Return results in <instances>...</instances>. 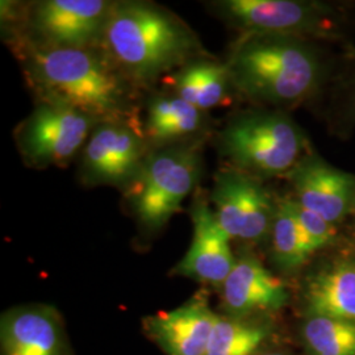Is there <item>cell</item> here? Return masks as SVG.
Wrapping results in <instances>:
<instances>
[{
  "label": "cell",
  "mask_w": 355,
  "mask_h": 355,
  "mask_svg": "<svg viewBox=\"0 0 355 355\" xmlns=\"http://www.w3.org/2000/svg\"><path fill=\"white\" fill-rule=\"evenodd\" d=\"M227 64L237 92L275 108L309 101L327 78L322 51L315 41L302 38L239 37Z\"/></svg>",
  "instance_id": "3957f363"
},
{
  "label": "cell",
  "mask_w": 355,
  "mask_h": 355,
  "mask_svg": "<svg viewBox=\"0 0 355 355\" xmlns=\"http://www.w3.org/2000/svg\"><path fill=\"white\" fill-rule=\"evenodd\" d=\"M114 1L42 0L23 15L20 41L45 48H98Z\"/></svg>",
  "instance_id": "52a82bcc"
},
{
  "label": "cell",
  "mask_w": 355,
  "mask_h": 355,
  "mask_svg": "<svg viewBox=\"0 0 355 355\" xmlns=\"http://www.w3.org/2000/svg\"><path fill=\"white\" fill-rule=\"evenodd\" d=\"M258 355H292L290 352H286V350H263L262 353H259Z\"/></svg>",
  "instance_id": "cb8c5ba5"
},
{
  "label": "cell",
  "mask_w": 355,
  "mask_h": 355,
  "mask_svg": "<svg viewBox=\"0 0 355 355\" xmlns=\"http://www.w3.org/2000/svg\"><path fill=\"white\" fill-rule=\"evenodd\" d=\"M232 167L258 179L288 175L311 153L302 128L279 111H252L230 120L218 139Z\"/></svg>",
  "instance_id": "277c9868"
},
{
  "label": "cell",
  "mask_w": 355,
  "mask_h": 355,
  "mask_svg": "<svg viewBox=\"0 0 355 355\" xmlns=\"http://www.w3.org/2000/svg\"><path fill=\"white\" fill-rule=\"evenodd\" d=\"M223 306L229 318H252L257 312L279 311L288 303V290L265 265L250 254L237 258L221 286Z\"/></svg>",
  "instance_id": "9a60e30c"
},
{
  "label": "cell",
  "mask_w": 355,
  "mask_h": 355,
  "mask_svg": "<svg viewBox=\"0 0 355 355\" xmlns=\"http://www.w3.org/2000/svg\"><path fill=\"white\" fill-rule=\"evenodd\" d=\"M304 315L337 318L355 324V253L324 261L305 280Z\"/></svg>",
  "instance_id": "2e32d148"
},
{
  "label": "cell",
  "mask_w": 355,
  "mask_h": 355,
  "mask_svg": "<svg viewBox=\"0 0 355 355\" xmlns=\"http://www.w3.org/2000/svg\"><path fill=\"white\" fill-rule=\"evenodd\" d=\"M271 336L267 321L220 316L205 355H258Z\"/></svg>",
  "instance_id": "ffe728a7"
},
{
  "label": "cell",
  "mask_w": 355,
  "mask_h": 355,
  "mask_svg": "<svg viewBox=\"0 0 355 355\" xmlns=\"http://www.w3.org/2000/svg\"><path fill=\"white\" fill-rule=\"evenodd\" d=\"M99 48L136 89L205 55L178 16L146 1H114Z\"/></svg>",
  "instance_id": "7a4b0ae2"
},
{
  "label": "cell",
  "mask_w": 355,
  "mask_h": 355,
  "mask_svg": "<svg viewBox=\"0 0 355 355\" xmlns=\"http://www.w3.org/2000/svg\"><path fill=\"white\" fill-rule=\"evenodd\" d=\"M150 152L139 120L101 123L82 150V182L87 186H119L125 190L139 175Z\"/></svg>",
  "instance_id": "9c48e42d"
},
{
  "label": "cell",
  "mask_w": 355,
  "mask_h": 355,
  "mask_svg": "<svg viewBox=\"0 0 355 355\" xmlns=\"http://www.w3.org/2000/svg\"><path fill=\"white\" fill-rule=\"evenodd\" d=\"M218 318L202 290L177 308L145 318L144 329L166 355H205Z\"/></svg>",
  "instance_id": "7c38bea8"
},
{
  "label": "cell",
  "mask_w": 355,
  "mask_h": 355,
  "mask_svg": "<svg viewBox=\"0 0 355 355\" xmlns=\"http://www.w3.org/2000/svg\"><path fill=\"white\" fill-rule=\"evenodd\" d=\"M96 125V120L73 108L38 102L16 129L15 139L26 165L62 167L83 150Z\"/></svg>",
  "instance_id": "ba28073f"
},
{
  "label": "cell",
  "mask_w": 355,
  "mask_h": 355,
  "mask_svg": "<svg viewBox=\"0 0 355 355\" xmlns=\"http://www.w3.org/2000/svg\"><path fill=\"white\" fill-rule=\"evenodd\" d=\"M354 217H355V216H354Z\"/></svg>",
  "instance_id": "d4e9b609"
},
{
  "label": "cell",
  "mask_w": 355,
  "mask_h": 355,
  "mask_svg": "<svg viewBox=\"0 0 355 355\" xmlns=\"http://www.w3.org/2000/svg\"><path fill=\"white\" fill-rule=\"evenodd\" d=\"M336 127L343 133L355 127V70L343 86L341 102L336 114Z\"/></svg>",
  "instance_id": "603a6c76"
},
{
  "label": "cell",
  "mask_w": 355,
  "mask_h": 355,
  "mask_svg": "<svg viewBox=\"0 0 355 355\" xmlns=\"http://www.w3.org/2000/svg\"><path fill=\"white\" fill-rule=\"evenodd\" d=\"M164 79L171 95L203 112L225 105L234 89L227 62L205 55L191 60Z\"/></svg>",
  "instance_id": "e0dca14e"
},
{
  "label": "cell",
  "mask_w": 355,
  "mask_h": 355,
  "mask_svg": "<svg viewBox=\"0 0 355 355\" xmlns=\"http://www.w3.org/2000/svg\"><path fill=\"white\" fill-rule=\"evenodd\" d=\"M26 83L38 102L54 103L101 123L135 121L136 89L98 48H45L17 42Z\"/></svg>",
  "instance_id": "6da1fadb"
},
{
  "label": "cell",
  "mask_w": 355,
  "mask_h": 355,
  "mask_svg": "<svg viewBox=\"0 0 355 355\" xmlns=\"http://www.w3.org/2000/svg\"><path fill=\"white\" fill-rule=\"evenodd\" d=\"M191 217L193 236L187 253L173 272L205 284L221 287L236 265L230 239L216 220L208 202L193 204Z\"/></svg>",
  "instance_id": "5bb4252c"
},
{
  "label": "cell",
  "mask_w": 355,
  "mask_h": 355,
  "mask_svg": "<svg viewBox=\"0 0 355 355\" xmlns=\"http://www.w3.org/2000/svg\"><path fill=\"white\" fill-rule=\"evenodd\" d=\"M291 182L292 198L305 209L340 225L355 216V175L328 164L311 152L287 175Z\"/></svg>",
  "instance_id": "8fae6325"
},
{
  "label": "cell",
  "mask_w": 355,
  "mask_h": 355,
  "mask_svg": "<svg viewBox=\"0 0 355 355\" xmlns=\"http://www.w3.org/2000/svg\"><path fill=\"white\" fill-rule=\"evenodd\" d=\"M216 15L243 36H282L308 41L345 38L347 17L343 7L305 0H220Z\"/></svg>",
  "instance_id": "5b68a950"
},
{
  "label": "cell",
  "mask_w": 355,
  "mask_h": 355,
  "mask_svg": "<svg viewBox=\"0 0 355 355\" xmlns=\"http://www.w3.org/2000/svg\"><path fill=\"white\" fill-rule=\"evenodd\" d=\"M295 214L303 232L315 253L330 246L337 239V227L330 224L324 217L305 209L292 199Z\"/></svg>",
  "instance_id": "7402d4cb"
},
{
  "label": "cell",
  "mask_w": 355,
  "mask_h": 355,
  "mask_svg": "<svg viewBox=\"0 0 355 355\" xmlns=\"http://www.w3.org/2000/svg\"><path fill=\"white\" fill-rule=\"evenodd\" d=\"M211 202L218 225L230 240L255 243L270 236L278 202L261 179L228 166L215 175Z\"/></svg>",
  "instance_id": "30bf717a"
},
{
  "label": "cell",
  "mask_w": 355,
  "mask_h": 355,
  "mask_svg": "<svg viewBox=\"0 0 355 355\" xmlns=\"http://www.w3.org/2000/svg\"><path fill=\"white\" fill-rule=\"evenodd\" d=\"M299 333L306 355H355L354 322L309 315Z\"/></svg>",
  "instance_id": "44dd1931"
},
{
  "label": "cell",
  "mask_w": 355,
  "mask_h": 355,
  "mask_svg": "<svg viewBox=\"0 0 355 355\" xmlns=\"http://www.w3.org/2000/svg\"><path fill=\"white\" fill-rule=\"evenodd\" d=\"M270 239L272 259L286 272L302 268L315 254L297 221L292 199L278 202Z\"/></svg>",
  "instance_id": "d6986e66"
},
{
  "label": "cell",
  "mask_w": 355,
  "mask_h": 355,
  "mask_svg": "<svg viewBox=\"0 0 355 355\" xmlns=\"http://www.w3.org/2000/svg\"><path fill=\"white\" fill-rule=\"evenodd\" d=\"M204 121L203 111L170 94L150 99L142 129L150 148L159 149L195 136Z\"/></svg>",
  "instance_id": "ac0fdd59"
},
{
  "label": "cell",
  "mask_w": 355,
  "mask_h": 355,
  "mask_svg": "<svg viewBox=\"0 0 355 355\" xmlns=\"http://www.w3.org/2000/svg\"><path fill=\"white\" fill-rule=\"evenodd\" d=\"M1 355H73L57 309L46 304L19 305L3 313Z\"/></svg>",
  "instance_id": "4fadbf2b"
},
{
  "label": "cell",
  "mask_w": 355,
  "mask_h": 355,
  "mask_svg": "<svg viewBox=\"0 0 355 355\" xmlns=\"http://www.w3.org/2000/svg\"><path fill=\"white\" fill-rule=\"evenodd\" d=\"M202 171L199 146L171 145L150 152L139 175L125 189L132 211L144 228L158 230L182 211Z\"/></svg>",
  "instance_id": "8992f818"
}]
</instances>
